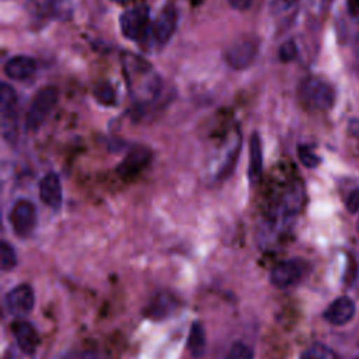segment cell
I'll list each match as a JSON object with an SVG mask.
<instances>
[{
	"mask_svg": "<svg viewBox=\"0 0 359 359\" xmlns=\"http://www.w3.org/2000/svg\"><path fill=\"white\" fill-rule=\"evenodd\" d=\"M0 115L1 135L8 143H14L18 137V97L15 90L7 84L0 86Z\"/></svg>",
	"mask_w": 359,
	"mask_h": 359,
	"instance_id": "6da1fadb",
	"label": "cell"
},
{
	"mask_svg": "<svg viewBox=\"0 0 359 359\" xmlns=\"http://www.w3.org/2000/svg\"><path fill=\"white\" fill-rule=\"evenodd\" d=\"M57 100H59V93L52 86L43 87L35 94L28 108V112L25 115V128L28 132L39 130V128L43 125V122L49 116V114L56 107Z\"/></svg>",
	"mask_w": 359,
	"mask_h": 359,
	"instance_id": "7a4b0ae2",
	"label": "cell"
},
{
	"mask_svg": "<svg viewBox=\"0 0 359 359\" xmlns=\"http://www.w3.org/2000/svg\"><path fill=\"white\" fill-rule=\"evenodd\" d=\"M302 101L316 109H330L335 102L334 87L317 77H309L302 81L299 87Z\"/></svg>",
	"mask_w": 359,
	"mask_h": 359,
	"instance_id": "3957f363",
	"label": "cell"
},
{
	"mask_svg": "<svg viewBox=\"0 0 359 359\" xmlns=\"http://www.w3.org/2000/svg\"><path fill=\"white\" fill-rule=\"evenodd\" d=\"M27 13L39 21H67L73 17L72 0H28Z\"/></svg>",
	"mask_w": 359,
	"mask_h": 359,
	"instance_id": "277c9868",
	"label": "cell"
},
{
	"mask_svg": "<svg viewBox=\"0 0 359 359\" xmlns=\"http://www.w3.org/2000/svg\"><path fill=\"white\" fill-rule=\"evenodd\" d=\"M259 49V42L255 36L244 35L234 39L224 50L226 63L234 70H243L254 63Z\"/></svg>",
	"mask_w": 359,
	"mask_h": 359,
	"instance_id": "5b68a950",
	"label": "cell"
},
{
	"mask_svg": "<svg viewBox=\"0 0 359 359\" xmlns=\"http://www.w3.org/2000/svg\"><path fill=\"white\" fill-rule=\"evenodd\" d=\"M150 11L149 7L142 4L123 11L119 17V25L122 34L130 41H139L144 36L149 27Z\"/></svg>",
	"mask_w": 359,
	"mask_h": 359,
	"instance_id": "8992f818",
	"label": "cell"
},
{
	"mask_svg": "<svg viewBox=\"0 0 359 359\" xmlns=\"http://www.w3.org/2000/svg\"><path fill=\"white\" fill-rule=\"evenodd\" d=\"M309 272V264L303 259L294 258L279 262L271 271V282L278 287H287L302 280Z\"/></svg>",
	"mask_w": 359,
	"mask_h": 359,
	"instance_id": "52a82bcc",
	"label": "cell"
},
{
	"mask_svg": "<svg viewBox=\"0 0 359 359\" xmlns=\"http://www.w3.org/2000/svg\"><path fill=\"white\" fill-rule=\"evenodd\" d=\"M10 222L17 236L27 237L36 224L35 206L27 199L17 201L10 212Z\"/></svg>",
	"mask_w": 359,
	"mask_h": 359,
	"instance_id": "ba28073f",
	"label": "cell"
},
{
	"mask_svg": "<svg viewBox=\"0 0 359 359\" xmlns=\"http://www.w3.org/2000/svg\"><path fill=\"white\" fill-rule=\"evenodd\" d=\"M151 151L144 146H136L128 151L122 161L116 165V172L121 178L129 180L144 170L151 161Z\"/></svg>",
	"mask_w": 359,
	"mask_h": 359,
	"instance_id": "9c48e42d",
	"label": "cell"
},
{
	"mask_svg": "<svg viewBox=\"0 0 359 359\" xmlns=\"http://www.w3.org/2000/svg\"><path fill=\"white\" fill-rule=\"evenodd\" d=\"M178 24V11L174 4H165L153 22V36L158 45H165Z\"/></svg>",
	"mask_w": 359,
	"mask_h": 359,
	"instance_id": "30bf717a",
	"label": "cell"
},
{
	"mask_svg": "<svg viewBox=\"0 0 359 359\" xmlns=\"http://www.w3.org/2000/svg\"><path fill=\"white\" fill-rule=\"evenodd\" d=\"M34 292L28 285H18L6 296V306L15 317L27 316L34 307Z\"/></svg>",
	"mask_w": 359,
	"mask_h": 359,
	"instance_id": "8fae6325",
	"label": "cell"
},
{
	"mask_svg": "<svg viewBox=\"0 0 359 359\" xmlns=\"http://www.w3.org/2000/svg\"><path fill=\"white\" fill-rule=\"evenodd\" d=\"M355 316V303L348 296L335 299L324 311V318L334 325H344Z\"/></svg>",
	"mask_w": 359,
	"mask_h": 359,
	"instance_id": "7c38bea8",
	"label": "cell"
},
{
	"mask_svg": "<svg viewBox=\"0 0 359 359\" xmlns=\"http://www.w3.org/2000/svg\"><path fill=\"white\" fill-rule=\"evenodd\" d=\"M36 60L25 55H17L10 57L4 65V74L15 81L27 80L36 72Z\"/></svg>",
	"mask_w": 359,
	"mask_h": 359,
	"instance_id": "4fadbf2b",
	"label": "cell"
},
{
	"mask_svg": "<svg viewBox=\"0 0 359 359\" xmlns=\"http://www.w3.org/2000/svg\"><path fill=\"white\" fill-rule=\"evenodd\" d=\"M39 196L43 203L50 206L52 209H57L62 205L63 192H62V184L55 172L46 174L41 182H39Z\"/></svg>",
	"mask_w": 359,
	"mask_h": 359,
	"instance_id": "5bb4252c",
	"label": "cell"
},
{
	"mask_svg": "<svg viewBox=\"0 0 359 359\" xmlns=\"http://www.w3.org/2000/svg\"><path fill=\"white\" fill-rule=\"evenodd\" d=\"M11 331L20 349L27 355H34L38 346V335L35 328L25 320H15L11 324Z\"/></svg>",
	"mask_w": 359,
	"mask_h": 359,
	"instance_id": "9a60e30c",
	"label": "cell"
},
{
	"mask_svg": "<svg viewBox=\"0 0 359 359\" xmlns=\"http://www.w3.org/2000/svg\"><path fill=\"white\" fill-rule=\"evenodd\" d=\"M248 161V181L251 185H255L262 175V144L257 132H254L250 137Z\"/></svg>",
	"mask_w": 359,
	"mask_h": 359,
	"instance_id": "2e32d148",
	"label": "cell"
},
{
	"mask_svg": "<svg viewBox=\"0 0 359 359\" xmlns=\"http://www.w3.org/2000/svg\"><path fill=\"white\" fill-rule=\"evenodd\" d=\"M304 202V189L300 182L292 184L280 201V212L285 216L296 215Z\"/></svg>",
	"mask_w": 359,
	"mask_h": 359,
	"instance_id": "e0dca14e",
	"label": "cell"
},
{
	"mask_svg": "<svg viewBox=\"0 0 359 359\" xmlns=\"http://www.w3.org/2000/svg\"><path fill=\"white\" fill-rule=\"evenodd\" d=\"M175 304H177V302L174 300V297L171 294L160 293L149 303L144 316L151 317L153 320H161V318L167 317L174 310Z\"/></svg>",
	"mask_w": 359,
	"mask_h": 359,
	"instance_id": "ac0fdd59",
	"label": "cell"
},
{
	"mask_svg": "<svg viewBox=\"0 0 359 359\" xmlns=\"http://www.w3.org/2000/svg\"><path fill=\"white\" fill-rule=\"evenodd\" d=\"M205 348H206L205 327L199 321H195L189 330L188 349L194 358H201L205 353Z\"/></svg>",
	"mask_w": 359,
	"mask_h": 359,
	"instance_id": "d6986e66",
	"label": "cell"
},
{
	"mask_svg": "<svg viewBox=\"0 0 359 359\" xmlns=\"http://www.w3.org/2000/svg\"><path fill=\"white\" fill-rule=\"evenodd\" d=\"M94 98L102 105H115L116 102V93L115 88L108 81H101L94 87Z\"/></svg>",
	"mask_w": 359,
	"mask_h": 359,
	"instance_id": "ffe728a7",
	"label": "cell"
},
{
	"mask_svg": "<svg viewBox=\"0 0 359 359\" xmlns=\"http://www.w3.org/2000/svg\"><path fill=\"white\" fill-rule=\"evenodd\" d=\"M17 264V255L14 248L7 243L1 241L0 244V265L3 271H11Z\"/></svg>",
	"mask_w": 359,
	"mask_h": 359,
	"instance_id": "44dd1931",
	"label": "cell"
},
{
	"mask_svg": "<svg viewBox=\"0 0 359 359\" xmlns=\"http://www.w3.org/2000/svg\"><path fill=\"white\" fill-rule=\"evenodd\" d=\"M297 156H299L302 164L307 168H314L320 164V157L309 146L300 144L297 147Z\"/></svg>",
	"mask_w": 359,
	"mask_h": 359,
	"instance_id": "7402d4cb",
	"label": "cell"
},
{
	"mask_svg": "<svg viewBox=\"0 0 359 359\" xmlns=\"http://www.w3.org/2000/svg\"><path fill=\"white\" fill-rule=\"evenodd\" d=\"M238 153H240V146H237V147L231 149V151L229 153L227 158L224 160V163H223L222 168H220V170H219V172H217V177H219L220 180L227 178V177L233 172L234 165H236V161H237V157H238Z\"/></svg>",
	"mask_w": 359,
	"mask_h": 359,
	"instance_id": "603a6c76",
	"label": "cell"
},
{
	"mask_svg": "<svg viewBox=\"0 0 359 359\" xmlns=\"http://www.w3.org/2000/svg\"><path fill=\"white\" fill-rule=\"evenodd\" d=\"M226 359H252V351H251V348L247 346L245 344H243V342H236V344L230 348V351H229Z\"/></svg>",
	"mask_w": 359,
	"mask_h": 359,
	"instance_id": "cb8c5ba5",
	"label": "cell"
},
{
	"mask_svg": "<svg viewBox=\"0 0 359 359\" xmlns=\"http://www.w3.org/2000/svg\"><path fill=\"white\" fill-rule=\"evenodd\" d=\"M296 55H297V48L293 41H286L279 48V57L282 62H290L296 57Z\"/></svg>",
	"mask_w": 359,
	"mask_h": 359,
	"instance_id": "d4e9b609",
	"label": "cell"
},
{
	"mask_svg": "<svg viewBox=\"0 0 359 359\" xmlns=\"http://www.w3.org/2000/svg\"><path fill=\"white\" fill-rule=\"evenodd\" d=\"M346 209L349 213H356L359 210V188L353 189L346 198Z\"/></svg>",
	"mask_w": 359,
	"mask_h": 359,
	"instance_id": "484cf974",
	"label": "cell"
},
{
	"mask_svg": "<svg viewBox=\"0 0 359 359\" xmlns=\"http://www.w3.org/2000/svg\"><path fill=\"white\" fill-rule=\"evenodd\" d=\"M349 135L359 143V118H352L348 123Z\"/></svg>",
	"mask_w": 359,
	"mask_h": 359,
	"instance_id": "4316f807",
	"label": "cell"
},
{
	"mask_svg": "<svg viewBox=\"0 0 359 359\" xmlns=\"http://www.w3.org/2000/svg\"><path fill=\"white\" fill-rule=\"evenodd\" d=\"M252 0H229V4L238 11H244L247 8H250Z\"/></svg>",
	"mask_w": 359,
	"mask_h": 359,
	"instance_id": "83f0119b",
	"label": "cell"
},
{
	"mask_svg": "<svg viewBox=\"0 0 359 359\" xmlns=\"http://www.w3.org/2000/svg\"><path fill=\"white\" fill-rule=\"evenodd\" d=\"M300 359H325V358L320 352H317L314 349H309V351L302 353Z\"/></svg>",
	"mask_w": 359,
	"mask_h": 359,
	"instance_id": "f1b7e54d",
	"label": "cell"
},
{
	"mask_svg": "<svg viewBox=\"0 0 359 359\" xmlns=\"http://www.w3.org/2000/svg\"><path fill=\"white\" fill-rule=\"evenodd\" d=\"M297 0H276L275 1V6L279 8V10H282V8H287V7H290L293 3H296Z\"/></svg>",
	"mask_w": 359,
	"mask_h": 359,
	"instance_id": "f546056e",
	"label": "cell"
},
{
	"mask_svg": "<svg viewBox=\"0 0 359 359\" xmlns=\"http://www.w3.org/2000/svg\"><path fill=\"white\" fill-rule=\"evenodd\" d=\"M84 359H104V358H101L100 355H94V353H88Z\"/></svg>",
	"mask_w": 359,
	"mask_h": 359,
	"instance_id": "4dcf8cb0",
	"label": "cell"
},
{
	"mask_svg": "<svg viewBox=\"0 0 359 359\" xmlns=\"http://www.w3.org/2000/svg\"><path fill=\"white\" fill-rule=\"evenodd\" d=\"M111 1H114V3H119V4H126V3H129L130 0H111Z\"/></svg>",
	"mask_w": 359,
	"mask_h": 359,
	"instance_id": "1f68e13d",
	"label": "cell"
}]
</instances>
